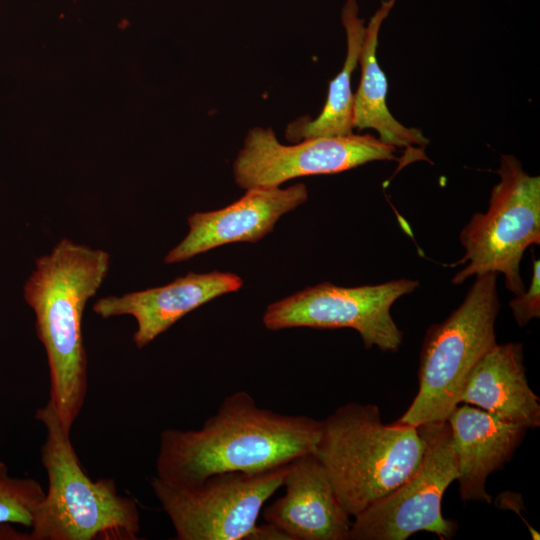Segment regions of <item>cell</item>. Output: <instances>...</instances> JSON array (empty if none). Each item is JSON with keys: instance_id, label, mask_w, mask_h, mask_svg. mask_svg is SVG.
I'll return each instance as SVG.
<instances>
[{"instance_id": "1", "label": "cell", "mask_w": 540, "mask_h": 540, "mask_svg": "<svg viewBox=\"0 0 540 540\" xmlns=\"http://www.w3.org/2000/svg\"><path fill=\"white\" fill-rule=\"evenodd\" d=\"M322 421L261 408L246 391L227 396L198 430L160 434L156 477L191 487L228 472L255 473L285 466L312 453Z\"/></svg>"}, {"instance_id": "2", "label": "cell", "mask_w": 540, "mask_h": 540, "mask_svg": "<svg viewBox=\"0 0 540 540\" xmlns=\"http://www.w3.org/2000/svg\"><path fill=\"white\" fill-rule=\"evenodd\" d=\"M109 264L106 251L64 238L36 260V269L24 285V299L34 311L37 336L47 355L49 400L68 430L87 393L83 313L104 281Z\"/></svg>"}, {"instance_id": "3", "label": "cell", "mask_w": 540, "mask_h": 540, "mask_svg": "<svg viewBox=\"0 0 540 540\" xmlns=\"http://www.w3.org/2000/svg\"><path fill=\"white\" fill-rule=\"evenodd\" d=\"M423 452L418 427L384 424L377 405L355 402L322 421L313 451L350 517L408 479Z\"/></svg>"}, {"instance_id": "4", "label": "cell", "mask_w": 540, "mask_h": 540, "mask_svg": "<svg viewBox=\"0 0 540 540\" xmlns=\"http://www.w3.org/2000/svg\"><path fill=\"white\" fill-rule=\"evenodd\" d=\"M46 439L41 462L48 487L33 513L29 540H136L140 531L137 502L118 492L114 479L92 480L83 469L49 400L36 410Z\"/></svg>"}, {"instance_id": "5", "label": "cell", "mask_w": 540, "mask_h": 540, "mask_svg": "<svg viewBox=\"0 0 540 540\" xmlns=\"http://www.w3.org/2000/svg\"><path fill=\"white\" fill-rule=\"evenodd\" d=\"M497 276L477 275L460 306L427 330L420 354L419 389L396 423L418 427L444 422L459 405L472 371L497 344Z\"/></svg>"}, {"instance_id": "6", "label": "cell", "mask_w": 540, "mask_h": 540, "mask_svg": "<svg viewBox=\"0 0 540 540\" xmlns=\"http://www.w3.org/2000/svg\"><path fill=\"white\" fill-rule=\"evenodd\" d=\"M500 181L493 187L486 212L475 213L460 233L466 266L452 283L460 285L471 276L502 274L507 289L521 294L525 285L520 265L525 251L540 244V177L526 173L513 155H502L497 170Z\"/></svg>"}, {"instance_id": "7", "label": "cell", "mask_w": 540, "mask_h": 540, "mask_svg": "<svg viewBox=\"0 0 540 540\" xmlns=\"http://www.w3.org/2000/svg\"><path fill=\"white\" fill-rule=\"evenodd\" d=\"M424 452L416 470L388 495L353 517L349 540H405L425 531L450 539L457 524L442 515V498L457 478L447 421L418 426Z\"/></svg>"}, {"instance_id": "8", "label": "cell", "mask_w": 540, "mask_h": 540, "mask_svg": "<svg viewBox=\"0 0 540 540\" xmlns=\"http://www.w3.org/2000/svg\"><path fill=\"white\" fill-rule=\"evenodd\" d=\"M288 465L246 473L212 475L198 485L178 487L150 481L178 540L246 539L264 504L283 486Z\"/></svg>"}, {"instance_id": "9", "label": "cell", "mask_w": 540, "mask_h": 540, "mask_svg": "<svg viewBox=\"0 0 540 540\" xmlns=\"http://www.w3.org/2000/svg\"><path fill=\"white\" fill-rule=\"evenodd\" d=\"M418 286V281L406 278L356 287L323 282L269 304L262 321L272 331L350 328L359 333L365 348L395 352L403 333L392 318L391 307Z\"/></svg>"}, {"instance_id": "10", "label": "cell", "mask_w": 540, "mask_h": 540, "mask_svg": "<svg viewBox=\"0 0 540 540\" xmlns=\"http://www.w3.org/2000/svg\"><path fill=\"white\" fill-rule=\"evenodd\" d=\"M396 148L370 134L319 136L283 145L272 128L253 127L233 163L236 184L279 187L303 176L336 174L368 162L394 160Z\"/></svg>"}, {"instance_id": "11", "label": "cell", "mask_w": 540, "mask_h": 540, "mask_svg": "<svg viewBox=\"0 0 540 540\" xmlns=\"http://www.w3.org/2000/svg\"><path fill=\"white\" fill-rule=\"evenodd\" d=\"M308 199L305 184L287 188L253 187L237 201L219 210L188 217L185 238L164 258L166 264L187 261L229 243H255L272 232L281 216Z\"/></svg>"}, {"instance_id": "12", "label": "cell", "mask_w": 540, "mask_h": 540, "mask_svg": "<svg viewBox=\"0 0 540 540\" xmlns=\"http://www.w3.org/2000/svg\"><path fill=\"white\" fill-rule=\"evenodd\" d=\"M242 286V278L235 273L188 272L164 286L101 298L95 302L93 310L103 319L133 316L137 322L133 341L141 349L186 314Z\"/></svg>"}, {"instance_id": "13", "label": "cell", "mask_w": 540, "mask_h": 540, "mask_svg": "<svg viewBox=\"0 0 540 540\" xmlns=\"http://www.w3.org/2000/svg\"><path fill=\"white\" fill-rule=\"evenodd\" d=\"M282 487L285 493L263 510L266 522L291 540H349L350 515L313 452L289 463Z\"/></svg>"}, {"instance_id": "14", "label": "cell", "mask_w": 540, "mask_h": 540, "mask_svg": "<svg viewBox=\"0 0 540 540\" xmlns=\"http://www.w3.org/2000/svg\"><path fill=\"white\" fill-rule=\"evenodd\" d=\"M447 422L461 499L490 503L486 480L513 457L527 428L465 403L454 409Z\"/></svg>"}, {"instance_id": "15", "label": "cell", "mask_w": 540, "mask_h": 540, "mask_svg": "<svg viewBox=\"0 0 540 540\" xmlns=\"http://www.w3.org/2000/svg\"><path fill=\"white\" fill-rule=\"evenodd\" d=\"M523 358L521 343L496 344L472 371L460 403L527 429L538 427L539 398L528 384Z\"/></svg>"}, {"instance_id": "16", "label": "cell", "mask_w": 540, "mask_h": 540, "mask_svg": "<svg viewBox=\"0 0 540 540\" xmlns=\"http://www.w3.org/2000/svg\"><path fill=\"white\" fill-rule=\"evenodd\" d=\"M395 0H383L381 6L365 27V35L359 56L361 79L353 96V128H372L379 133V139L395 148H412L413 145L426 146L429 143L422 131L398 122L389 112L387 79L377 60L378 35L380 27L393 8Z\"/></svg>"}, {"instance_id": "17", "label": "cell", "mask_w": 540, "mask_h": 540, "mask_svg": "<svg viewBox=\"0 0 540 540\" xmlns=\"http://www.w3.org/2000/svg\"><path fill=\"white\" fill-rule=\"evenodd\" d=\"M341 20L346 32L347 53L343 68L330 81L325 105L317 118L301 117L290 123L285 137L292 142L319 136L349 135L353 132L352 74L359 61L365 35L364 19L358 16L356 0H346Z\"/></svg>"}, {"instance_id": "18", "label": "cell", "mask_w": 540, "mask_h": 540, "mask_svg": "<svg viewBox=\"0 0 540 540\" xmlns=\"http://www.w3.org/2000/svg\"><path fill=\"white\" fill-rule=\"evenodd\" d=\"M44 495L37 480L11 476L7 465L0 460V524L30 528L34 510Z\"/></svg>"}, {"instance_id": "19", "label": "cell", "mask_w": 540, "mask_h": 540, "mask_svg": "<svg viewBox=\"0 0 540 540\" xmlns=\"http://www.w3.org/2000/svg\"><path fill=\"white\" fill-rule=\"evenodd\" d=\"M513 317L519 327H525L532 319L540 317V261L533 259L530 286L510 300Z\"/></svg>"}, {"instance_id": "20", "label": "cell", "mask_w": 540, "mask_h": 540, "mask_svg": "<svg viewBox=\"0 0 540 540\" xmlns=\"http://www.w3.org/2000/svg\"><path fill=\"white\" fill-rule=\"evenodd\" d=\"M246 540H291L290 537L277 526L266 522L257 525L247 536Z\"/></svg>"}, {"instance_id": "21", "label": "cell", "mask_w": 540, "mask_h": 540, "mask_svg": "<svg viewBox=\"0 0 540 540\" xmlns=\"http://www.w3.org/2000/svg\"><path fill=\"white\" fill-rule=\"evenodd\" d=\"M10 525L0 524V540H29V532H19Z\"/></svg>"}]
</instances>
